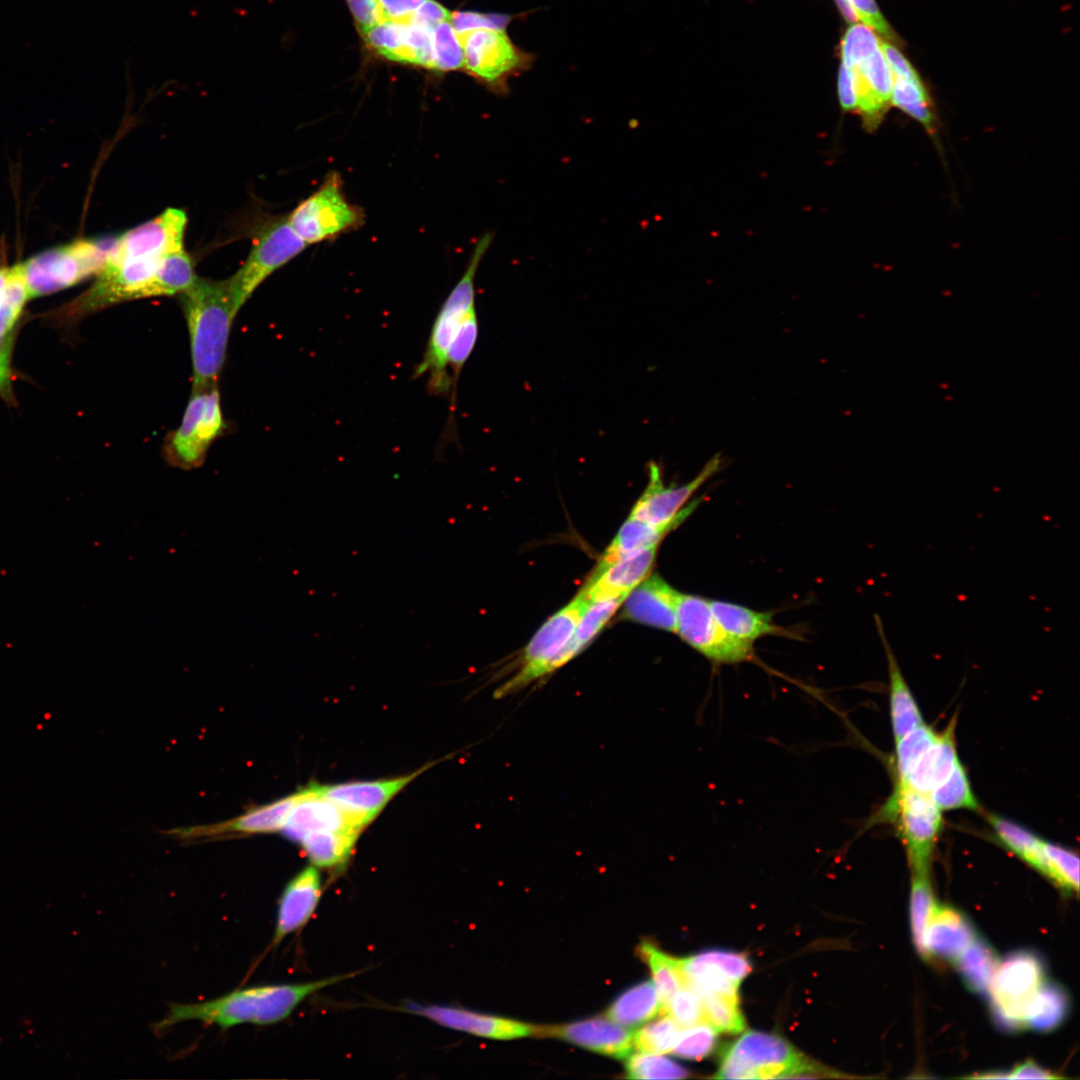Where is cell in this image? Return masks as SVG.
Segmentation results:
<instances>
[{
	"label": "cell",
	"instance_id": "1",
	"mask_svg": "<svg viewBox=\"0 0 1080 1080\" xmlns=\"http://www.w3.org/2000/svg\"><path fill=\"white\" fill-rule=\"evenodd\" d=\"M354 973L302 982L252 986L198 1003H175L156 1024L158 1030L200 1021L223 1030L241 1024L271 1025L288 1018L311 995L353 977Z\"/></svg>",
	"mask_w": 1080,
	"mask_h": 1080
},
{
	"label": "cell",
	"instance_id": "2",
	"mask_svg": "<svg viewBox=\"0 0 1080 1080\" xmlns=\"http://www.w3.org/2000/svg\"><path fill=\"white\" fill-rule=\"evenodd\" d=\"M180 295L190 338L192 392L213 388L225 362L233 320L240 310L230 280L196 278Z\"/></svg>",
	"mask_w": 1080,
	"mask_h": 1080
},
{
	"label": "cell",
	"instance_id": "3",
	"mask_svg": "<svg viewBox=\"0 0 1080 1080\" xmlns=\"http://www.w3.org/2000/svg\"><path fill=\"white\" fill-rule=\"evenodd\" d=\"M491 242V233H485L477 242L464 274L435 317L423 357L414 369V378L427 376V389L433 396L445 397L451 394V379L447 368L448 350L464 319L476 310L475 276Z\"/></svg>",
	"mask_w": 1080,
	"mask_h": 1080
},
{
	"label": "cell",
	"instance_id": "4",
	"mask_svg": "<svg viewBox=\"0 0 1080 1080\" xmlns=\"http://www.w3.org/2000/svg\"><path fill=\"white\" fill-rule=\"evenodd\" d=\"M818 1068L778 1035L744 1033L726 1050L714 1078L771 1079L810 1077Z\"/></svg>",
	"mask_w": 1080,
	"mask_h": 1080
},
{
	"label": "cell",
	"instance_id": "5",
	"mask_svg": "<svg viewBox=\"0 0 1080 1080\" xmlns=\"http://www.w3.org/2000/svg\"><path fill=\"white\" fill-rule=\"evenodd\" d=\"M878 822L896 826L912 872L929 871L930 859L943 829L942 811L929 794L896 785L888 801L868 824Z\"/></svg>",
	"mask_w": 1080,
	"mask_h": 1080
},
{
	"label": "cell",
	"instance_id": "6",
	"mask_svg": "<svg viewBox=\"0 0 1080 1080\" xmlns=\"http://www.w3.org/2000/svg\"><path fill=\"white\" fill-rule=\"evenodd\" d=\"M587 605L588 602L578 593L569 604L553 614L522 650L511 666V677L496 689L494 696L501 698L516 694L561 668L560 655Z\"/></svg>",
	"mask_w": 1080,
	"mask_h": 1080
},
{
	"label": "cell",
	"instance_id": "7",
	"mask_svg": "<svg viewBox=\"0 0 1080 1080\" xmlns=\"http://www.w3.org/2000/svg\"><path fill=\"white\" fill-rule=\"evenodd\" d=\"M343 187L341 175L329 172L319 188L287 216L290 227L307 246L334 240L364 225L363 209L348 200Z\"/></svg>",
	"mask_w": 1080,
	"mask_h": 1080
},
{
	"label": "cell",
	"instance_id": "8",
	"mask_svg": "<svg viewBox=\"0 0 1080 1080\" xmlns=\"http://www.w3.org/2000/svg\"><path fill=\"white\" fill-rule=\"evenodd\" d=\"M110 247L104 242L78 240L28 259L22 264L28 298L67 288L97 274Z\"/></svg>",
	"mask_w": 1080,
	"mask_h": 1080
},
{
	"label": "cell",
	"instance_id": "9",
	"mask_svg": "<svg viewBox=\"0 0 1080 1080\" xmlns=\"http://www.w3.org/2000/svg\"><path fill=\"white\" fill-rule=\"evenodd\" d=\"M458 37L465 71L497 94H506L508 81L530 69L534 61L502 29H475Z\"/></svg>",
	"mask_w": 1080,
	"mask_h": 1080
},
{
	"label": "cell",
	"instance_id": "10",
	"mask_svg": "<svg viewBox=\"0 0 1080 1080\" xmlns=\"http://www.w3.org/2000/svg\"><path fill=\"white\" fill-rule=\"evenodd\" d=\"M224 429L218 387L192 392L179 427L164 442V458L173 467L196 469Z\"/></svg>",
	"mask_w": 1080,
	"mask_h": 1080
},
{
	"label": "cell",
	"instance_id": "11",
	"mask_svg": "<svg viewBox=\"0 0 1080 1080\" xmlns=\"http://www.w3.org/2000/svg\"><path fill=\"white\" fill-rule=\"evenodd\" d=\"M1045 981L1043 962L1031 951L999 961L987 991L997 1023L1009 1031L1023 1028L1026 1010Z\"/></svg>",
	"mask_w": 1080,
	"mask_h": 1080
},
{
	"label": "cell",
	"instance_id": "12",
	"mask_svg": "<svg viewBox=\"0 0 1080 1080\" xmlns=\"http://www.w3.org/2000/svg\"><path fill=\"white\" fill-rule=\"evenodd\" d=\"M675 632L714 665H731L753 659V644L728 634L714 617L709 600L680 593Z\"/></svg>",
	"mask_w": 1080,
	"mask_h": 1080
},
{
	"label": "cell",
	"instance_id": "13",
	"mask_svg": "<svg viewBox=\"0 0 1080 1080\" xmlns=\"http://www.w3.org/2000/svg\"><path fill=\"white\" fill-rule=\"evenodd\" d=\"M306 247L290 227L287 216L267 221L257 233L247 260L229 278L239 309L268 276Z\"/></svg>",
	"mask_w": 1080,
	"mask_h": 1080
},
{
	"label": "cell",
	"instance_id": "14",
	"mask_svg": "<svg viewBox=\"0 0 1080 1080\" xmlns=\"http://www.w3.org/2000/svg\"><path fill=\"white\" fill-rule=\"evenodd\" d=\"M720 457L711 458L690 482L680 486H665L656 463L648 467V484L634 504L630 516L637 520L663 526L682 523L696 508L698 501L685 504L690 497L720 468Z\"/></svg>",
	"mask_w": 1080,
	"mask_h": 1080
},
{
	"label": "cell",
	"instance_id": "15",
	"mask_svg": "<svg viewBox=\"0 0 1080 1080\" xmlns=\"http://www.w3.org/2000/svg\"><path fill=\"white\" fill-rule=\"evenodd\" d=\"M400 1011L423 1017L441 1027L471 1035L509 1040L535 1034L527 1023L444 1004L405 1002Z\"/></svg>",
	"mask_w": 1080,
	"mask_h": 1080
},
{
	"label": "cell",
	"instance_id": "16",
	"mask_svg": "<svg viewBox=\"0 0 1080 1080\" xmlns=\"http://www.w3.org/2000/svg\"><path fill=\"white\" fill-rule=\"evenodd\" d=\"M433 765L430 763L413 773L393 778L314 786L319 794L366 827L402 789Z\"/></svg>",
	"mask_w": 1080,
	"mask_h": 1080
},
{
	"label": "cell",
	"instance_id": "17",
	"mask_svg": "<svg viewBox=\"0 0 1080 1080\" xmlns=\"http://www.w3.org/2000/svg\"><path fill=\"white\" fill-rule=\"evenodd\" d=\"M187 216L181 209L167 208L157 217L125 232L110 247L119 256L163 257L184 249Z\"/></svg>",
	"mask_w": 1080,
	"mask_h": 1080
},
{
	"label": "cell",
	"instance_id": "18",
	"mask_svg": "<svg viewBox=\"0 0 1080 1080\" xmlns=\"http://www.w3.org/2000/svg\"><path fill=\"white\" fill-rule=\"evenodd\" d=\"M363 828L350 814L319 794L312 784L299 791L280 831L286 839L299 844L312 832L333 830L360 834Z\"/></svg>",
	"mask_w": 1080,
	"mask_h": 1080
},
{
	"label": "cell",
	"instance_id": "19",
	"mask_svg": "<svg viewBox=\"0 0 1080 1080\" xmlns=\"http://www.w3.org/2000/svg\"><path fill=\"white\" fill-rule=\"evenodd\" d=\"M322 893L323 882L314 865L303 868L287 882L278 902L272 946L279 945L310 921Z\"/></svg>",
	"mask_w": 1080,
	"mask_h": 1080
},
{
	"label": "cell",
	"instance_id": "20",
	"mask_svg": "<svg viewBox=\"0 0 1080 1080\" xmlns=\"http://www.w3.org/2000/svg\"><path fill=\"white\" fill-rule=\"evenodd\" d=\"M298 797L299 791L273 802L249 808L241 815L227 821L177 828L169 831V834L181 839H202L234 834L274 833L281 830Z\"/></svg>",
	"mask_w": 1080,
	"mask_h": 1080
},
{
	"label": "cell",
	"instance_id": "21",
	"mask_svg": "<svg viewBox=\"0 0 1080 1080\" xmlns=\"http://www.w3.org/2000/svg\"><path fill=\"white\" fill-rule=\"evenodd\" d=\"M657 546L625 554L600 571H593L579 594L587 601L625 598L646 579L653 567Z\"/></svg>",
	"mask_w": 1080,
	"mask_h": 1080
},
{
	"label": "cell",
	"instance_id": "22",
	"mask_svg": "<svg viewBox=\"0 0 1080 1080\" xmlns=\"http://www.w3.org/2000/svg\"><path fill=\"white\" fill-rule=\"evenodd\" d=\"M851 71L857 112L862 116L865 129L872 132L879 127L891 106L893 75L882 48L856 64Z\"/></svg>",
	"mask_w": 1080,
	"mask_h": 1080
},
{
	"label": "cell",
	"instance_id": "23",
	"mask_svg": "<svg viewBox=\"0 0 1080 1080\" xmlns=\"http://www.w3.org/2000/svg\"><path fill=\"white\" fill-rule=\"evenodd\" d=\"M679 594L659 575H650L625 597L620 616L625 620L675 632Z\"/></svg>",
	"mask_w": 1080,
	"mask_h": 1080
},
{
	"label": "cell",
	"instance_id": "24",
	"mask_svg": "<svg viewBox=\"0 0 1080 1080\" xmlns=\"http://www.w3.org/2000/svg\"><path fill=\"white\" fill-rule=\"evenodd\" d=\"M535 1034L560 1038L615 1058L627 1057L633 1047L632 1034L609 1018H589L564 1025L539 1026L536 1027Z\"/></svg>",
	"mask_w": 1080,
	"mask_h": 1080
},
{
	"label": "cell",
	"instance_id": "25",
	"mask_svg": "<svg viewBox=\"0 0 1080 1080\" xmlns=\"http://www.w3.org/2000/svg\"><path fill=\"white\" fill-rule=\"evenodd\" d=\"M976 937L971 923L960 911L936 903L924 933V958L954 962Z\"/></svg>",
	"mask_w": 1080,
	"mask_h": 1080
},
{
	"label": "cell",
	"instance_id": "26",
	"mask_svg": "<svg viewBox=\"0 0 1080 1080\" xmlns=\"http://www.w3.org/2000/svg\"><path fill=\"white\" fill-rule=\"evenodd\" d=\"M955 720L945 731L938 733L935 741L911 767L907 775L896 785L910 787L929 794L943 782L960 760L955 742Z\"/></svg>",
	"mask_w": 1080,
	"mask_h": 1080
},
{
	"label": "cell",
	"instance_id": "27",
	"mask_svg": "<svg viewBox=\"0 0 1080 1080\" xmlns=\"http://www.w3.org/2000/svg\"><path fill=\"white\" fill-rule=\"evenodd\" d=\"M878 635L884 647L889 676V708L895 741L923 724V716L917 701L901 671L897 657L885 634L879 615L874 616Z\"/></svg>",
	"mask_w": 1080,
	"mask_h": 1080
},
{
	"label": "cell",
	"instance_id": "28",
	"mask_svg": "<svg viewBox=\"0 0 1080 1080\" xmlns=\"http://www.w3.org/2000/svg\"><path fill=\"white\" fill-rule=\"evenodd\" d=\"M710 609L723 629L731 636L753 644L755 640L767 635L783 634L772 614L759 612L722 600H709Z\"/></svg>",
	"mask_w": 1080,
	"mask_h": 1080
},
{
	"label": "cell",
	"instance_id": "29",
	"mask_svg": "<svg viewBox=\"0 0 1080 1080\" xmlns=\"http://www.w3.org/2000/svg\"><path fill=\"white\" fill-rule=\"evenodd\" d=\"M358 836L350 831L322 830L307 834L299 845L312 865L338 873L350 860Z\"/></svg>",
	"mask_w": 1080,
	"mask_h": 1080
},
{
	"label": "cell",
	"instance_id": "30",
	"mask_svg": "<svg viewBox=\"0 0 1080 1080\" xmlns=\"http://www.w3.org/2000/svg\"><path fill=\"white\" fill-rule=\"evenodd\" d=\"M681 523L656 526L632 517L623 523L616 536L602 554L594 571H600L621 556L653 546Z\"/></svg>",
	"mask_w": 1080,
	"mask_h": 1080
},
{
	"label": "cell",
	"instance_id": "31",
	"mask_svg": "<svg viewBox=\"0 0 1080 1080\" xmlns=\"http://www.w3.org/2000/svg\"><path fill=\"white\" fill-rule=\"evenodd\" d=\"M661 1010L654 983L644 981L619 995L608 1008L607 1017L620 1025L635 1026L652 1019Z\"/></svg>",
	"mask_w": 1080,
	"mask_h": 1080
},
{
	"label": "cell",
	"instance_id": "32",
	"mask_svg": "<svg viewBox=\"0 0 1080 1080\" xmlns=\"http://www.w3.org/2000/svg\"><path fill=\"white\" fill-rule=\"evenodd\" d=\"M891 105L916 120L936 140L938 118L931 97L920 76L893 78Z\"/></svg>",
	"mask_w": 1080,
	"mask_h": 1080
},
{
	"label": "cell",
	"instance_id": "33",
	"mask_svg": "<svg viewBox=\"0 0 1080 1080\" xmlns=\"http://www.w3.org/2000/svg\"><path fill=\"white\" fill-rule=\"evenodd\" d=\"M988 821L1002 846L1044 875V839L1026 827L998 815H989Z\"/></svg>",
	"mask_w": 1080,
	"mask_h": 1080
},
{
	"label": "cell",
	"instance_id": "34",
	"mask_svg": "<svg viewBox=\"0 0 1080 1080\" xmlns=\"http://www.w3.org/2000/svg\"><path fill=\"white\" fill-rule=\"evenodd\" d=\"M625 598H611L591 601L584 609L574 633L563 650L560 667L580 654L605 627L621 606Z\"/></svg>",
	"mask_w": 1080,
	"mask_h": 1080
},
{
	"label": "cell",
	"instance_id": "35",
	"mask_svg": "<svg viewBox=\"0 0 1080 1080\" xmlns=\"http://www.w3.org/2000/svg\"><path fill=\"white\" fill-rule=\"evenodd\" d=\"M1069 999L1064 988L1045 981L1031 1000L1024 1017V1027L1048 1032L1058 1027L1067 1016Z\"/></svg>",
	"mask_w": 1080,
	"mask_h": 1080
},
{
	"label": "cell",
	"instance_id": "36",
	"mask_svg": "<svg viewBox=\"0 0 1080 1080\" xmlns=\"http://www.w3.org/2000/svg\"><path fill=\"white\" fill-rule=\"evenodd\" d=\"M954 963L968 988L984 993L988 991L999 960L991 946L976 937Z\"/></svg>",
	"mask_w": 1080,
	"mask_h": 1080
},
{
	"label": "cell",
	"instance_id": "37",
	"mask_svg": "<svg viewBox=\"0 0 1080 1080\" xmlns=\"http://www.w3.org/2000/svg\"><path fill=\"white\" fill-rule=\"evenodd\" d=\"M196 278L192 260L184 249L170 253L163 258L148 288L147 298L181 294Z\"/></svg>",
	"mask_w": 1080,
	"mask_h": 1080
},
{
	"label": "cell",
	"instance_id": "38",
	"mask_svg": "<svg viewBox=\"0 0 1080 1080\" xmlns=\"http://www.w3.org/2000/svg\"><path fill=\"white\" fill-rule=\"evenodd\" d=\"M639 954L650 968L663 1008L669 998L685 986L680 959L661 951L648 941L639 945Z\"/></svg>",
	"mask_w": 1080,
	"mask_h": 1080
},
{
	"label": "cell",
	"instance_id": "39",
	"mask_svg": "<svg viewBox=\"0 0 1080 1080\" xmlns=\"http://www.w3.org/2000/svg\"><path fill=\"white\" fill-rule=\"evenodd\" d=\"M930 796L941 811L979 809L968 774L960 760L947 778L931 791Z\"/></svg>",
	"mask_w": 1080,
	"mask_h": 1080
},
{
	"label": "cell",
	"instance_id": "40",
	"mask_svg": "<svg viewBox=\"0 0 1080 1080\" xmlns=\"http://www.w3.org/2000/svg\"><path fill=\"white\" fill-rule=\"evenodd\" d=\"M936 904L929 879V871L912 872L910 895V921L914 944L924 957V933Z\"/></svg>",
	"mask_w": 1080,
	"mask_h": 1080
},
{
	"label": "cell",
	"instance_id": "41",
	"mask_svg": "<svg viewBox=\"0 0 1080 1080\" xmlns=\"http://www.w3.org/2000/svg\"><path fill=\"white\" fill-rule=\"evenodd\" d=\"M477 338L478 319L476 310H474L468 314L460 325L448 350L447 368H450L451 411L455 408L456 390L460 374L476 345Z\"/></svg>",
	"mask_w": 1080,
	"mask_h": 1080
},
{
	"label": "cell",
	"instance_id": "42",
	"mask_svg": "<svg viewBox=\"0 0 1080 1080\" xmlns=\"http://www.w3.org/2000/svg\"><path fill=\"white\" fill-rule=\"evenodd\" d=\"M1044 876L1069 892L1079 889V857L1072 850L1044 840Z\"/></svg>",
	"mask_w": 1080,
	"mask_h": 1080
},
{
	"label": "cell",
	"instance_id": "43",
	"mask_svg": "<svg viewBox=\"0 0 1080 1080\" xmlns=\"http://www.w3.org/2000/svg\"><path fill=\"white\" fill-rule=\"evenodd\" d=\"M704 1019L718 1032L739 1033L745 1023L738 1004V997L714 993H700Z\"/></svg>",
	"mask_w": 1080,
	"mask_h": 1080
},
{
	"label": "cell",
	"instance_id": "44",
	"mask_svg": "<svg viewBox=\"0 0 1080 1080\" xmlns=\"http://www.w3.org/2000/svg\"><path fill=\"white\" fill-rule=\"evenodd\" d=\"M681 1030L671 1017L665 1015L632 1034L633 1047L644 1053H671Z\"/></svg>",
	"mask_w": 1080,
	"mask_h": 1080
},
{
	"label": "cell",
	"instance_id": "45",
	"mask_svg": "<svg viewBox=\"0 0 1080 1080\" xmlns=\"http://www.w3.org/2000/svg\"><path fill=\"white\" fill-rule=\"evenodd\" d=\"M406 21L382 20L361 32L376 54L402 63Z\"/></svg>",
	"mask_w": 1080,
	"mask_h": 1080
},
{
	"label": "cell",
	"instance_id": "46",
	"mask_svg": "<svg viewBox=\"0 0 1080 1080\" xmlns=\"http://www.w3.org/2000/svg\"><path fill=\"white\" fill-rule=\"evenodd\" d=\"M938 733L925 723L914 728L895 741V776L900 782L907 775L914 763L935 741Z\"/></svg>",
	"mask_w": 1080,
	"mask_h": 1080
},
{
	"label": "cell",
	"instance_id": "47",
	"mask_svg": "<svg viewBox=\"0 0 1080 1080\" xmlns=\"http://www.w3.org/2000/svg\"><path fill=\"white\" fill-rule=\"evenodd\" d=\"M432 69L448 72L463 68V50L450 20L437 24L432 30Z\"/></svg>",
	"mask_w": 1080,
	"mask_h": 1080
},
{
	"label": "cell",
	"instance_id": "48",
	"mask_svg": "<svg viewBox=\"0 0 1080 1080\" xmlns=\"http://www.w3.org/2000/svg\"><path fill=\"white\" fill-rule=\"evenodd\" d=\"M625 1070L632 1079H681L688 1075L684 1067L671 1059L644 1052L630 1055Z\"/></svg>",
	"mask_w": 1080,
	"mask_h": 1080
},
{
	"label": "cell",
	"instance_id": "49",
	"mask_svg": "<svg viewBox=\"0 0 1080 1080\" xmlns=\"http://www.w3.org/2000/svg\"><path fill=\"white\" fill-rule=\"evenodd\" d=\"M881 47V40L866 24L852 23L841 42L842 65L853 68Z\"/></svg>",
	"mask_w": 1080,
	"mask_h": 1080
},
{
	"label": "cell",
	"instance_id": "50",
	"mask_svg": "<svg viewBox=\"0 0 1080 1080\" xmlns=\"http://www.w3.org/2000/svg\"><path fill=\"white\" fill-rule=\"evenodd\" d=\"M716 1032L707 1023L684 1028L671 1053L684 1059H703L711 1053L716 1044Z\"/></svg>",
	"mask_w": 1080,
	"mask_h": 1080
},
{
	"label": "cell",
	"instance_id": "51",
	"mask_svg": "<svg viewBox=\"0 0 1080 1080\" xmlns=\"http://www.w3.org/2000/svg\"><path fill=\"white\" fill-rule=\"evenodd\" d=\"M661 1013L671 1017L683 1028L705 1022L701 998L688 986L676 991L663 1006Z\"/></svg>",
	"mask_w": 1080,
	"mask_h": 1080
},
{
	"label": "cell",
	"instance_id": "52",
	"mask_svg": "<svg viewBox=\"0 0 1080 1080\" xmlns=\"http://www.w3.org/2000/svg\"><path fill=\"white\" fill-rule=\"evenodd\" d=\"M511 19L512 17L509 15L485 14L474 11H457L451 13L450 23L454 28L455 32L460 35L465 32L481 28L505 30Z\"/></svg>",
	"mask_w": 1080,
	"mask_h": 1080
},
{
	"label": "cell",
	"instance_id": "53",
	"mask_svg": "<svg viewBox=\"0 0 1080 1080\" xmlns=\"http://www.w3.org/2000/svg\"><path fill=\"white\" fill-rule=\"evenodd\" d=\"M699 954L706 960L719 966L722 971L738 985H740L752 970L749 959L741 953L712 949L703 951Z\"/></svg>",
	"mask_w": 1080,
	"mask_h": 1080
},
{
	"label": "cell",
	"instance_id": "54",
	"mask_svg": "<svg viewBox=\"0 0 1080 1080\" xmlns=\"http://www.w3.org/2000/svg\"><path fill=\"white\" fill-rule=\"evenodd\" d=\"M858 19L888 40L899 42L897 35L887 23L875 0H849Z\"/></svg>",
	"mask_w": 1080,
	"mask_h": 1080
},
{
	"label": "cell",
	"instance_id": "55",
	"mask_svg": "<svg viewBox=\"0 0 1080 1080\" xmlns=\"http://www.w3.org/2000/svg\"><path fill=\"white\" fill-rule=\"evenodd\" d=\"M14 323L0 313V393L8 394L10 387L9 357Z\"/></svg>",
	"mask_w": 1080,
	"mask_h": 1080
},
{
	"label": "cell",
	"instance_id": "56",
	"mask_svg": "<svg viewBox=\"0 0 1080 1080\" xmlns=\"http://www.w3.org/2000/svg\"><path fill=\"white\" fill-rule=\"evenodd\" d=\"M451 13L435 0H425L411 15L408 22L433 29L437 24L449 21Z\"/></svg>",
	"mask_w": 1080,
	"mask_h": 1080
},
{
	"label": "cell",
	"instance_id": "57",
	"mask_svg": "<svg viewBox=\"0 0 1080 1080\" xmlns=\"http://www.w3.org/2000/svg\"><path fill=\"white\" fill-rule=\"evenodd\" d=\"M360 32L383 20L377 0H346Z\"/></svg>",
	"mask_w": 1080,
	"mask_h": 1080
},
{
	"label": "cell",
	"instance_id": "58",
	"mask_svg": "<svg viewBox=\"0 0 1080 1080\" xmlns=\"http://www.w3.org/2000/svg\"><path fill=\"white\" fill-rule=\"evenodd\" d=\"M383 20L408 21L425 0H377Z\"/></svg>",
	"mask_w": 1080,
	"mask_h": 1080
},
{
	"label": "cell",
	"instance_id": "59",
	"mask_svg": "<svg viewBox=\"0 0 1080 1080\" xmlns=\"http://www.w3.org/2000/svg\"><path fill=\"white\" fill-rule=\"evenodd\" d=\"M881 48L893 78L919 77L917 71L895 46L889 42L881 41Z\"/></svg>",
	"mask_w": 1080,
	"mask_h": 1080
},
{
	"label": "cell",
	"instance_id": "60",
	"mask_svg": "<svg viewBox=\"0 0 1080 1080\" xmlns=\"http://www.w3.org/2000/svg\"><path fill=\"white\" fill-rule=\"evenodd\" d=\"M838 95L841 107L846 111H857V97L851 69L841 64L838 76Z\"/></svg>",
	"mask_w": 1080,
	"mask_h": 1080
},
{
	"label": "cell",
	"instance_id": "61",
	"mask_svg": "<svg viewBox=\"0 0 1080 1080\" xmlns=\"http://www.w3.org/2000/svg\"><path fill=\"white\" fill-rule=\"evenodd\" d=\"M1007 1078L1016 1079H1057L1058 1076L1044 1069L1033 1061H1026L1007 1072Z\"/></svg>",
	"mask_w": 1080,
	"mask_h": 1080
},
{
	"label": "cell",
	"instance_id": "62",
	"mask_svg": "<svg viewBox=\"0 0 1080 1080\" xmlns=\"http://www.w3.org/2000/svg\"><path fill=\"white\" fill-rule=\"evenodd\" d=\"M835 2L837 3L838 8L841 11L843 17L848 22H850V23L857 22V20H858L857 14L855 13V11H854V9H853V7H852L849 0H835Z\"/></svg>",
	"mask_w": 1080,
	"mask_h": 1080
}]
</instances>
